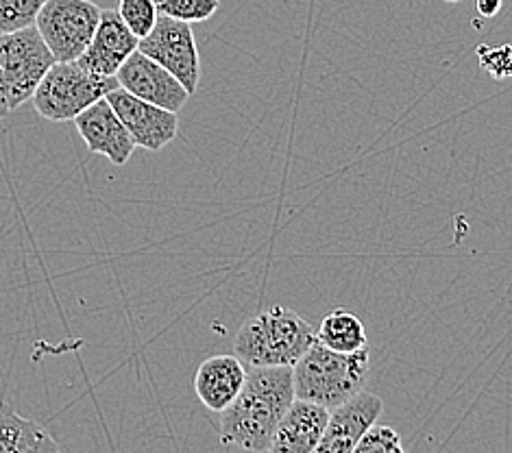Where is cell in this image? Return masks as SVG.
<instances>
[{"label": "cell", "mask_w": 512, "mask_h": 453, "mask_svg": "<svg viewBox=\"0 0 512 453\" xmlns=\"http://www.w3.org/2000/svg\"><path fill=\"white\" fill-rule=\"evenodd\" d=\"M53 64L55 57L48 51L35 24L0 33V105L7 112H14L33 99Z\"/></svg>", "instance_id": "cell-4"}, {"label": "cell", "mask_w": 512, "mask_h": 453, "mask_svg": "<svg viewBox=\"0 0 512 453\" xmlns=\"http://www.w3.org/2000/svg\"><path fill=\"white\" fill-rule=\"evenodd\" d=\"M316 342V329L299 312L273 305L238 329L234 353L247 366H295Z\"/></svg>", "instance_id": "cell-2"}, {"label": "cell", "mask_w": 512, "mask_h": 453, "mask_svg": "<svg viewBox=\"0 0 512 453\" xmlns=\"http://www.w3.org/2000/svg\"><path fill=\"white\" fill-rule=\"evenodd\" d=\"M59 445L40 423L24 419L0 399V453H57Z\"/></svg>", "instance_id": "cell-15"}, {"label": "cell", "mask_w": 512, "mask_h": 453, "mask_svg": "<svg viewBox=\"0 0 512 453\" xmlns=\"http://www.w3.org/2000/svg\"><path fill=\"white\" fill-rule=\"evenodd\" d=\"M292 366H247V382L218 419L225 447L271 451L279 421L295 401Z\"/></svg>", "instance_id": "cell-1"}, {"label": "cell", "mask_w": 512, "mask_h": 453, "mask_svg": "<svg viewBox=\"0 0 512 453\" xmlns=\"http://www.w3.org/2000/svg\"><path fill=\"white\" fill-rule=\"evenodd\" d=\"M116 81L129 94L138 96V99L146 103L164 107L168 112L179 114V109L190 99V92L181 85V81L142 51L133 53L120 66L116 72Z\"/></svg>", "instance_id": "cell-8"}, {"label": "cell", "mask_w": 512, "mask_h": 453, "mask_svg": "<svg viewBox=\"0 0 512 453\" xmlns=\"http://www.w3.org/2000/svg\"><path fill=\"white\" fill-rule=\"evenodd\" d=\"M369 366V349L340 353L314 342L301 355V360L292 366L295 397L314 401L332 410L360 393L364 382H367Z\"/></svg>", "instance_id": "cell-3"}, {"label": "cell", "mask_w": 512, "mask_h": 453, "mask_svg": "<svg viewBox=\"0 0 512 453\" xmlns=\"http://www.w3.org/2000/svg\"><path fill=\"white\" fill-rule=\"evenodd\" d=\"M101 11L92 0H46L35 29L55 61H77L94 38Z\"/></svg>", "instance_id": "cell-6"}, {"label": "cell", "mask_w": 512, "mask_h": 453, "mask_svg": "<svg viewBox=\"0 0 512 453\" xmlns=\"http://www.w3.org/2000/svg\"><path fill=\"white\" fill-rule=\"evenodd\" d=\"M157 7L164 16L194 24L210 20L221 7V0H160Z\"/></svg>", "instance_id": "cell-19"}, {"label": "cell", "mask_w": 512, "mask_h": 453, "mask_svg": "<svg viewBox=\"0 0 512 453\" xmlns=\"http://www.w3.org/2000/svg\"><path fill=\"white\" fill-rule=\"evenodd\" d=\"M329 421V410L314 401L295 399L279 421L271 453H314Z\"/></svg>", "instance_id": "cell-14"}, {"label": "cell", "mask_w": 512, "mask_h": 453, "mask_svg": "<svg viewBox=\"0 0 512 453\" xmlns=\"http://www.w3.org/2000/svg\"><path fill=\"white\" fill-rule=\"evenodd\" d=\"M116 88V77L94 75L77 61H55L33 94V107L46 120L68 122Z\"/></svg>", "instance_id": "cell-5"}, {"label": "cell", "mask_w": 512, "mask_h": 453, "mask_svg": "<svg viewBox=\"0 0 512 453\" xmlns=\"http://www.w3.org/2000/svg\"><path fill=\"white\" fill-rule=\"evenodd\" d=\"M81 140L92 153L107 157L114 166H125L136 151V140L131 138L125 122L107 99L96 101L72 120Z\"/></svg>", "instance_id": "cell-10"}, {"label": "cell", "mask_w": 512, "mask_h": 453, "mask_svg": "<svg viewBox=\"0 0 512 453\" xmlns=\"http://www.w3.org/2000/svg\"><path fill=\"white\" fill-rule=\"evenodd\" d=\"M504 0H475V11H478L480 18H495L499 11H502Z\"/></svg>", "instance_id": "cell-22"}, {"label": "cell", "mask_w": 512, "mask_h": 453, "mask_svg": "<svg viewBox=\"0 0 512 453\" xmlns=\"http://www.w3.org/2000/svg\"><path fill=\"white\" fill-rule=\"evenodd\" d=\"M46 0H0V33L31 27Z\"/></svg>", "instance_id": "cell-18"}, {"label": "cell", "mask_w": 512, "mask_h": 453, "mask_svg": "<svg viewBox=\"0 0 512 453\" xmlns=\"http://www.w3.org/2000/svg\"><path fill=\"white\" fill-rule=\"evenodd\" d=\"M118 14L123 22L138 38H146L160 18V7L157 0H118Z\"/></svg>", "instance_id": "cell-17"}, {"label": "cell", "mask_w": 512, "mask_h": 453, "mask_svg": "<svg viewBox=\"0 0 512 453\" xmlns=\"http://www.w3.org/2000/svg\"><path fill=\"white\" fill-rule=\"evenodd\" d=\"M316 342L340 353H353L367 349L369 338L356 312L347 308H334L323 316L321 325L316 327Z\"/></svg>", "instance_id": "cell-16"}, {"label": "cell", "mask_w": 512, "mask_h": 453, "mask_svg": "<svg viewBox=\"0 0 512 453\" xmlns=\"http://www.w3.org/2000/svg\"><path fill=\"white\" fill-rule=\"evenodd\" d=\"M475 57H478L480 68L497 81L512 79V44L475 46Z\"/></svg>", "instance_id": "cell-20"}, {"label": "cell", "mask_w": 512, "mask_h": 453, "mask_svg": "<svg viewBox=\"0 0 512 453\" xmlns=\"http://www.w3.org/2000/svg\"><path fill=\"white\" fill-rule=\"evenodd\" d=\"M105 99L112 103L120 120L125 122L131 138L146 151H162L177 138L179 118L177 112L146 103L123 88L109 92Z\"/></svg>", "instance_id": "cell-9"}, {"label": "cell", "mask_w": 512, "mask_h": 453, "mask_svg": "<svg viewBox=\"0 0 512 453\" xmlns=\"http://www.w3.org/2000/svg\"><path fill=\"white\" fill-rule=\"evenodd\" d=\"M443 3H451V5H456V3H462V0H443Z\"/></svg>", "instance_id": "cell-24"}, {"label": "cell", "mask_w": 512, "mask_h": 453, "mask_svg": "<svg viewBox=\"0 0 512 453\" xmlns=\"http://www.w3.org/2000/svg\"><path fill=\"white\" fill-rule=\"evenodd\" d=\"M404 445H401L399 434L388 425H371L360 443L353 449V453H401Z\"/></svg>", "instance_id": "cell-21"}, {"label": "cell", "mask_w": 512, "mask_h": 453, "mask_svg": "<svg viewBox=\"0 0 512 453\" xmlns=\"http://www.w3.org/2000/svg\"><path fill=\"white\" fill-rule=\"evenodd\" d=\"M138 51L155 59L170 75H175L190 96L199 90L201 57L188 22L160 14L153 31L140 40Z\"/></svg>", "instance_id": "cell-7"}, {"label": "cell", "mask_w": 512, "mask_h": 453, "mask_svg": "<svg viewBox=\"0 0 512 453\" xmlns=\"http://www.w3.org/2000/svg\"><path fill=\"white\" fill-rule=\"evenodd\" d=\"M384 412V401L360 390L358 395L329 410V421L321 438L319 453H353L364 432L377 423Z\"/></svg>", "instance_id": "cell-11"}, {"label": "cell", "mask_w": 512, "mask_h": 453, "mask_svg": "<svg viewBox=\"0 0 512 453\" xmlns=\"http://www.w3.org/2000/svg\"><path fill=\"white\" fill-rule=\"evenodd\" d=\"M247 382V364L238 355H212L201 362L194 375V393L210 412L221 414L231 406Z\"/></svg>", "instance_id": "cell-13"}, {"label": "cell", "mask_w": 512, "mask_h": 453, "mask_svg": "<svg viewBox=\"0 0 512 453\" xmlns=\"http://www.w3.org/2000/svg\"><path fill=\"white\" fill-rule=\"evenodd\" d=\"M7 114H9V112H7V109H5L3 105H0V120H3V118H5Z\"/></svg>", "instance_id": "cell-23"}, {"label": "cell", "mask_w": 512, "mask_h": 453, "mask_svg": "<svg viewBox=\"0 0 512 453\" xmlns=\"http://www.w3.org/2000/svg\"><path fill=\"white\" fill-rule=\"evenodd\" d=\"M140 38L120 18L118 11L103 9L99 27L77 64L99 77H116L120 66L138 51Z\"/></svg>", "instance_id": "cell-12"}]
</instances>
